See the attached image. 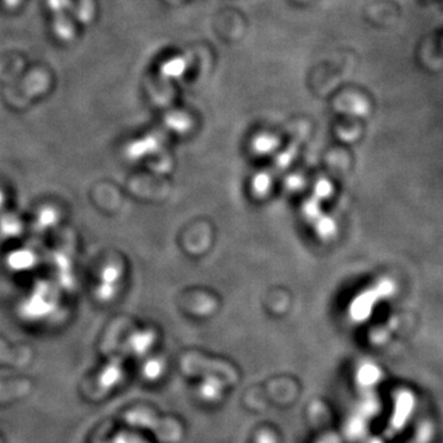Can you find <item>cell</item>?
<instances>
[{"instance_id": "obj_1", "label": "cell", "mask_w": 443, "mask_h": 443, "mask_svg": "<svg viewBox=\"0 0 443 443\" xmlns=\"http://www.w3.org/2000/svg\"><path fill=\"white\" fill-rule=\"evenodd\" d=\"M395 284L393 279H381L376 284H372L361 293L357 294L356 298L352 299L348 314L353 322L363 323L371 318L377 305L390 298L395 293Z\"/></svg>"}, {"instance_id": "obj_2", "label": "cell", "mask_w": 443, "mask_h": 443, "mask_svg": "<svg viewBox=\"0 0 443 443\" xmlns=\"http://www.w3.org/2000/svg\"><path fill=\"white\" fill-rule=\"evenodd\" d=\"M10 265L18 270H23L32 265V256L28 253H18L10 257Z\"/></svg>"}, {"instance_id": "obj_3", "label": "cell", "mask_w": 443, "mask_h": 443, "mask_svg": "<svg viewBox=\"0 0 443 443\" xmlns=\"http://www.w3.org/2000/svg\"><path fill=\"white\" fill-rule=\"evenodd\" d=\"M3 201H4V198H3V195L0 193V207H1V205H3Z\"/></svg>"}]
</instances>
